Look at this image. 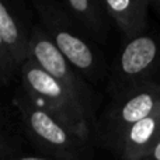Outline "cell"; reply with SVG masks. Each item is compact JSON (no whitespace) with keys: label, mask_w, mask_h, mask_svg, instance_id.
<instances>
[{"label":"cell","mask_w":160,"mask_h":160,"mask_svg":"<svg viewBox=\"0 0 160 160\" xmlns=\"http://www.w3.org/2000/svg\"><path fill=\"white\" fill-rule=\"evenodd\" d=\"M13 107L22 135L39 153L56 160L94 159L96 142L68 127L20 86L14 93Z\"/></svg>","instance_id":"cell-1"},{"label":"cell","mask_w":160,"mask_h":160,"mask_svg":"<svg viewBox=\"0 0 160 160\" xmlns=\"http://www.w3.org/2000/svg\"><path fill=\"white\" fill-rule=\"evenodd\" d=\"M39 24L59 51L93 86L107 82L110 65L97 42L56 0H32Z\"/></svg>","instance_id":"cell-2"},{"label":"cell","mask_w":160,"mask_h":160,"mask_svg":"<svg viewBox=\"0 0 160 160\" xmlns=\"http://www.w3.org/2000/svg\"><path fill=\"white\" fill-rule=\"evenodd\" d=\"M17 79L20 87L41 107L84 138L96 142L97 118L86 110L82 101L69 88L39 68L32 59L28 58L24 62Z\"/></svg>","instance_id":"cell-3"},{"label":"cell","mask_w":160,"mask_h":160,"mask_svg":"<svg viewBox=\"0 0 160 160\" xmlns=\"http://www.w3.org/2000/svg\"><path fill=\"white\" fill-rule=\"evenodd\" d=\"M149 83H160V35L146 30L124 41L110 65L107 91L115 100Z\"/></svg>","instance_id":"cell-4"},{"label":"cell","mask_w":160,"mask_h":160,"mask_svg":"<svg viewBox=\"0 0 160 160\" xmlns=\"http://www.w3.org/2000/svg\"><path fill=\"white\" fill-rule=\"evenodd\" d=\"M35 24L25 0H0V82L7 87L30 55Z\"/></svg>","instance_id":"cell-5"},{"label":"cell","mask_w":160,"mask_h":160,"mask_svg":"<svg viewBox=\"0 0 160 160\" xmlns=\"http://www.w3.org/2000/svg\"><path fill=\"white\" fill-rule=\"evenodd\" d=\"M160 108V83H149L124 97L110 100L98 117L96 142L111 152L118 139L136 122Z\"/></svg>","instance_id":"cell-6"},{"label":"cell","mask_w":160,"mask_h":160,"mask_svg":"<svg viewBox=\"0 0 160 160\" xmlns=\"http://www.w3.org/2000/svg\"><path fill=\"white\" fill-rule=\"evenodd\" d=\"M28 58L32 59L39 68H42L47 73L55 78L61 84L69 88L82 101L86 110L93 117H96L98 121L97 108H98L100 100L93 84L56 48V45L48 37V34L41 27V24H35V27H34Z\"/></svg>","instance_id":"cell-7"},{"label":"cell","mask_w":160,"mask_h":160,"mask_svg":"<svg viewBox=\"0 0 160 160\" xmlns=\"http://www.w3.org/2000/svg\"><path fill=\"white\" fill-rule=\"evenodd\" d=\"M160 141V108L136 122L118 139L111 152L118 160H141Z\"/></svg>","instance_id":"cell-8"},{"label":"cell","mask_w":160,"mask_h":160,"mask_svg":"<svg viewBox=\"0 0 160 160\" xmlns=\"http://www.w3.org/2000/svg\"><path fill=\"white\" fill-rule=\"evenodd\" d=\"M110 20L121 31L124 41L148 30L149 0H102Z\"/></svg>","instance_id":"cell-9"},{"label":"cell","mask_w":160,"mask_h":160,"mask_svg":"<svg viewBox=\"0 0 160 160\" xmlns=\"http://www.w3.org/2000/svg\"><path fill=\"white\" fill-rule=\"evenodd\" d=\"M63 4L97 44H104L107 41L110 17L102 0H63Z\"/></svg>","instance_id":"cell-10"},{"label":"cell","mask_w":160,"mask_h":160,"mask_svg":"<svg viewBox=\"0 0 160 160\" xmlns=\"http://www.w3.org/2000/svg\"><path fill=\"white\" fill-rule=\"evenodd\" d=\"M0 160H56L53 158H49V156H45L42 153H38V155H30V153H24L22 150H18V152L10 153V155L2 156Z\"/></svg>","instance_id":"cell-11"},{"label":"cell","mask_w":160,"mask_h":160,"mask_svg":"<svg viewBox=\"0 0 160 160\" xmlns=\"http://www.w3.org/2000/svg\"><path fill=\"white\" fill-rule=\"evenodd\" d=\"M141 160H160V141L155 145V148Z\"/></svg>","instance_id":"cell-12"},{"label":"cell","mask_w":160,"mask_h":160,"mask_svg":"<svg viewBox=\"0 0 160 160\" xmlns=\"http://www.w3.org/2000/svg\"><path fill=\"white\" fill-rule=\"evenodd\" d=\"M149 3H150V7L155 10V13L158 14L160 18V0H149Z\"/></svg>","instance_id":"cell-13"}]
</instances>
